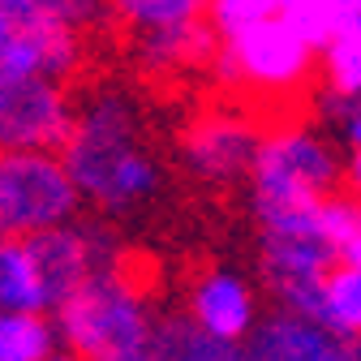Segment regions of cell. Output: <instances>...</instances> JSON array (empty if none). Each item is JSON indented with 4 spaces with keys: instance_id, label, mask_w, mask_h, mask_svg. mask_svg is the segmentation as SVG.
<instances>
[{
    "instance_id": "cell-9",
    "label": "cell",
    "mask_w": 361,
    "mask_h": 361,
    "mask_svg": "<svg viewBox=\"0 0 361 361\" xmlns=\"http://www.w3.org/2000/svg\"><path fill=\"white\" fill-rule=\"evenodd\" d=\"M258 142L262 138L254 133L250 121H241L233 112H211V116H198L185 129V138H180V159H185V168L198 180L228 190L237 180H250Z\"/></svg>"
},
{
    "instance_id": "cell-29",
    "label": "cell",
    "mask_w": 361,
    "mask_h": 361,
    "mask_svg": "<svg viewBox=\"0 0 361 361\" xmlns=\"http://www.w3.org/2000/svg\"><path fill=\"white\" fill-rule=\"evenodd\" d=\"M357 361H361V340H357Z\"/></svg>"
},
{
    "instance_id": "cell-4",
    "label": "cell",
    "mask_w": 361,
    "mask_h": 361,
    "mask_svg": "<svg viewBox=\"0 0 361 361\" xmlns=\"http://www.w3.org/2000/svg\"><path fill=\"white\" fill-rule=\"evenodd\" d=\"M82 190L61 151H5L0 159V233L35 237L78 219Z\"/></svg>"
},
{
    "instance_id": "cell-26",
    "label": "cell",
    "mask_w": 361,
    "mask_h": 361,
    "mask_svg": "<svg viewBox=\"0 0 361 361\" xmlns=\"http://www.w3.org/2000/svg\"><path fill=\"white\" fill-rule=\"evenodd\" d=\"M340 258H344V262H353V267H361V233H357V237L340 250Z\"/></svg>"
},
{
    "instance_id": "cell-20",
    "label": "cell",
    "mask_w": 361,
    "mask_h": 361,
    "mask_svg": "<svg viewBox=\"0 0 361 361\" xmlns=\"http://www.w3.org/2000/svg\"><path fill=\"white\" fill-rule=\"evenodd\" d=\"M323 78L344 95H361V9H344L336 39L323 48Z\"/></svg>"
},
{
    "instance_id": "cell-16",
    "label": "cell",
    "mask_w": 361,
    "mask_h": 361,
    "mask_svg": "<svg viewBox=\"0 0 361 361\" xmlns=\"http://www.w3.org/2000/svg\"><path fill=\"white\" fill-rule=\"evenodd\" d=\"M112 0H0V30L22 26H73L86 30L104 22Z\"/></svg>"
},
{
    "instance_id": "cell-11",
    "label": "cell",
    "mask_w": 361,
    "mask_h": 361,
    "mask_svg": "<svg viewBox=\"0 0 361 361\" xmlns=\"http://www.w3.org/2000/svg\"><path fill=\"white\" fill-rule=\"evenodd\" d=\"M250 361H357V344L297 310H271L245 340Z\"/></svg>"
},
{
    "instance_id": "cell-18",
    "label": "cell",
    "mask_w": 361,
    "mask_h": 361,
    "mask_svg": "<svg viewBox=\"0 0 361 361\" xmlns=\"http://www.w3.org/2000/svg\"><path fill=\"white\" fill-rule=\"evenodd\" d=\"M314 319L327 323L336 336L344 340H361V267L353 262H336L323 280V293H319V310H314Z\"/></svg>"
},
{
    "instance_id": "cell-7",
    "label": "cell",
    "mask_w": 361,
    "mask_h": 361,
    "mask_svg": "<svg viewBox=\"0 0 361 361\" xmlns=\"http://www.w3.org/2000/svg\"><path fill=\"white\" fill-rule=\"evenodd\" d=\"M228 43L241 65V86L258 90V95H293V90H301L305 78L314 73V56H323L284 18H267Z\"/></svg>"
},
{
    "instance_id": "cell-6",
    "label": "cell",
    "mask_w": 361,
    "mask_h": 361,
    "mask_svg": "<svg viewBox=\"0 0 361 361\" xmlns=\"http://www.w3.org/2000/svg\"><path fill=\"white\" fill-rule=\"evenodd\" d=\"M73 125L78 108L65 82L56 78L0 82V142H5V151H65Z\"/></svg>"
},
{
    "instance_id": "cell-24",
    "label": "cell",
    "mask_w": 361,
    "mask_h": 361,
    "mask_svg": "<svg viewBox=\"0 0 361 361\" xmlns=\"http://www.w3.org/2000/svg\"><path fill=\"white\" fill-rule=\"evenodd\" d=\"M340 138H344L353 151H361V108H357V112H353V116L340 125Z\"/></svg>"
},
{
    "instance_id": "cell-2",
    "label": "cell",
    "mask_w": 361,
    "mask_h": 361,
    "mask_svg": "<svg viewBox=\"0 0 361 361\" xmlns=\"http://www.w3.org/2000/svg\"><path fill=\"white\" fill-rule=\"evenodd\" d=\"M344 159L310 125L262 133L250 172V211L258 228H319V202L340 190Z\"/></svg>"
},
{
    "instance_id": "cell-1",
    "label": "cell",
    "mask_w": 361,
    "mask_h": 361,
    "mask_svg": "<svg viewBox=\"0 0 361 361\" xmlns=\"http://www.w3.org/2000/svg\"><path fill=\"white\" fill-rule=\"evenodd\" d=\"M61 155L82 198L108 215L142 207L159 190V164L147 147L142 116L116 86H99L95 95H86V104L78 108L73 138Z\"/></svg>"
},
{
    "instance_id": "cell-13",
    "label": "cell",
    "mask_w": 361,
    "mask_h": 361,
    "mask_svg": "<svg viewBox=\"0 0 361 361\" xmlns=\"http://www.w3.org/2000/svg\"><path fill=\"white\" fill-rule=\"evenodd\" d=\"M219 35L211 22H194V26H172V30H147L138 35V61L151 73L164 69H180V65H211Z\"/></svg>"
},
{
    "instance_id": "cell-8",
    "label": "cell",
    "mask_w": 361,
    "mask_h": 361,
    "mask_svg": "<svg viewBox=\"0 0 361 361\" xmlns=\"http://www.w3.org/2000/svg\"><path fill=\"white\" fill-rule=\"evenodd\" d=\"M43 280H48V293H52V314L90 280L108 267H121V250L116 241L95 228V224H65V228H48V233H35L26 237Z\"/></svg>"
},
{
    "instance_id": "cell-12",
    "label": "cell",
    "mask_w": 361,
    "mask_h": 361,
    "mask_svg": "<svg viewBox=\"0 0 361 361\" xmlns=\"http://www.w3.org/2000/svg\"><path fill=\"white\" fill-rule=\"evenodd\" d=\"M82 65V30L73 26H22L0 30V82L56 78L65 82Z\"/></svg>"
},
{
    "instance_id": "cell-5",
    "label": "cell",
    "mask_w": 361,
    "mask_h": 361,
    "mask_svg": "<svg viewBox=\"0 0 361 361\" xmlns=\"http://www.w3.org/2000/svg\"><path fill=\"white\" fill-rule=\"evenodd\" d=\"M336 262L340 250L319 228H258V267L280 310H297L314 319L323 280Z\"/></svg>"
},
{
    "instance_id": "cell-27",
    "label": "cell",
    "mask_w": 361,
    "mask_h": 361,
    "mask_svg": "<svg viewBox=\"0 0 361 361\" xmlns=\"http://www.w3.org/2000/svg\"><path fill=\"white\" fill-rule=\"evenodd\" d=\"M52 361H86V357H82V353H73V348H61Z\"/></svg>"
},
{
    "instance_id": "cell-28",
    "label": "cell",
    "mask_w": 361,
    "mask_h": 361,
    "mask_svg": "<svg viewBox=\"0 0 361 361\" xmlns=\"http://www.w3.org/2000/svg\"><path fill=\"white\" fill-rule=\"evenodd\" d=\"M344 9H361V0H344Z\"/></svg>"
},
{
    "instance_id": "cell-14",
    "label": "cell",
    "mask_w": 361,
    "mask_h": 361,
    "mask_svg": "<svg viewBox=\"0 0 361 361\" xmlns=\"http://www.w3.org/2000/svg\"><path fill=\"white\" fill-rule=\"evenodd\" d=\"M0 310H22V314H52L48 280L26 245V237L0 241Z\"/></svg>"
},
{
    "instance_id": "cell-10",
    "label": "cell",
    "mask_w": 361,
    "mask_h": 361,
    "mask_svg": "<svg viewBox=\"0 0 361 361\" xmlns=\"http://www.w3.org/2000/svg\"><path fill=\"white\" fill-rule=\"evenodd\" d=\"M185 314L211 336H224V340H237L245 344L254 336V327L262 323L258 314V297H254V284L233 267H207L190 280L185 288Z\"/></svg>"
},
{
    "instance_id": "cell-3",
    "label": "cell",
    "mask_w": 361,
    "mask_h": 361,
    "mask_svg": "<svg viewBox=\"0 0 361 361\" xmlns=\"http://www.w3.org/2000/svg\"><path fill=\"white\" fill-rule=\"evenodd\" d=\"M56 327L65 348L86 361H159V319H151L142 293L121 276V267L90 276L56 310Z\"/></svg>"
},
{
    "instance_id": "cell-22",
    "label": "cell",
    "mask_w": 361,
    "mask_h": 361,
    "mask_svg": "<svg viewBox=\"0 0 361 361\" xmlns=\"http://www.w3.org/2000/svg\"><path fill=\"white\" fill-rule=\"evenodd\" d=\"M284 0H211V13L207 22L215 26L219 39H237L241 30L267 22V18H280Z\"/></svg>"
},
{
    "instance_id": "cell-15",
    "label": "cell",
    "mask_w": 361,
    "mask_h": 361,
    "mask_svg": "<svg viewBox=\"0 0 361 361\" xmlns=\"http://www.w3.org/2000/svg\"><path fill=\"white\" fill-rule=\"evenodd\" d=\"M159 361H250V348L202 331L185 310L159 319Z\"/></svg>"
},
{
    "instance_id": "cell-17",
    "label": "cell",
    "mask_w": 361,
    "mask_h": 361,
    "mask_svg": "<svg viewBox=\"0 0 361 361\" xmlns=\"http://www.w3.org/2000/svg\"><path fill=\"white\" fill-rule=\"evenodd\" d=\"M65 348L56 314H0V361H52Z\"/></svg>"
},
{
    "instance_id": "cell-25",
    "label": "cell",
    "mask_w": 361,
    "mask_h": 361,
    "mask_svg": "<svg viewBox=\"0 0 361 361\" xmlns=\"http://www.w3.org/2000/svg\"><path fill=\"white\" fill-rule=\"evenodd\" d=\"M344 180H348V190L361 198V151H353V155L344 159Z\"/></svg>"
},
{
    "instance_id": "cell-23",
    "label": "cell",
    "mask_w": 361,
    "mask_h": 361,
    "mask_svg": "<svg viewBox=\"0 0 361 361\" xmlns=\"http://www.w3.org/2000/svg\"><path fill=\"white\" fill-rule=\"evenodd\" d=\"M319 233L336 245V250H344L357 233H361V198L348 190H336V194H327L323 202H319Z\"/></svg>"
},
{
    "instance_id": "cell-21",
    "label": "cell",
    "mask_w": 361,
    "mask_h": 361,
    "mask_svg": "<svg viewBox=\"0 0 361 361\" xmlns=\"http://www.w3.org/2000/svg\"><path fill=\"white\" fill-rule=\"evenodd\" d=\"M280 18L288 22V26H297L314 48H327V43L336 39V30H340V18H344V0H284V9H280Z\"/></svg>"
},
{
    "instance_id": "cell-19",
    "label": "cell",
    "mask_w": 361,
    "mask_h": 361,
    "mask_svg": "<svg viewBox=\"0 0 361 361\" xmlns=\"http://www.w3.org/2000/svg\"><path fill=\"white\" fill-rule=\"evenodd\" d=\"M112 13L129 30H172V26H194L207 22L211 0H112Z\"/></svg>"
}]
</instances>
